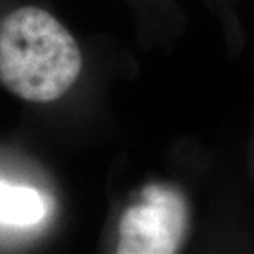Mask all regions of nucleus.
Instances as JSON below:
<instances>
[{"label": "nucleus", "instance_id": "nucleus-3", "mask_svg": "<svg viewBox=\"0 0 254 254\" xmlns=\"http://www.w3.org/2000/svg\"><path fill=\"white\" fill-rule=\"evenodd\" d=\"M45 200L37 190L0 182V223L35 225L45 216Z\"/></svg>", "mask_w": 254, "mask_h": 254}, {"label": "nucleus", "instance_id": "nucleus-2", "mask_svg": "<svg viewBox=\"0 0 254 254\" xmlns=\"http://www.w3.org/2000/svg\"><path fill=\"white\" fill-rule=\"evenodd\" d=\"M187 228V208L179 193L160 185L144 191V201L127 208L119 221L118 253H175Z\"/></svg>", "mask_w": 254, "mask_h": 254}, {"label": "nucleus", "instance_id": "nucleus-1", "mask_svg": "<svg viewBox=\"0 0 254 254\" xmlns=\"http://www.w3.org/2000/svg\"><path fill=\"white\" fill-rule=\"evenodd\" d=\"M83 69L79 47L47 10L20 7L0 22V83L27 103L62 99Z\"/></svg>", "mask_w": 254, "mask_h": 254}]
</instances>
